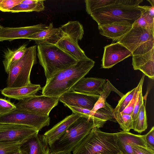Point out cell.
Segmentation results:
<instances>
[{
	"label": "cell",
	"mask_w": 154,
	"mask_h": 154,
	"mask_svg": "<svg viewBox=\"0 0 154 154\" xmlns=\"http://www.w3.org/2000/svg\"><path fill=\"white\" fill-rule=\"evenodd\" d=\"M132 27L128 22H114L98 25L100 34L113 41H118Z\"/></svg>",
	"instance_id": "cell-16"
},
{
	"label": "cell",
	"mask_w": 154,
	"mask_h": 154,
	"mask_svg": "<svg viewBox=\"0 0 154 154\" xmlns=\"http://www.w3.org/2000/svg\"><path fill=\"white\" fill-rule=\"evenodd\" d=\"M27 139L22 142L15 143L0 142V154H13L20 149L21 146Z\"/></svg>",
	"instance_id": "cell-31"
},
{
	"label": "cell",
	"mask_w": 154,
	"mask_h": 154,
	"mask_svg": "<svg viewBox=\"0 0 154 154\" xmlns=\"http://www.w3.org/2000/svg\"><path fill=\"white\" fill-rule=\"evenodd\" d=\"M89 58L78 60L74 65L57 73L48 80L42 88V95L60 97L71 91L72 87L85 77L94 66Z\"/></svg>",
	"instance_id": "cell-1"
},
{
	"label": "cell",
	"mask_w": 154,
	"mask_h": 154,
	"mask_svg": "<svg viewBox=\"0 0 154 154\" xmlns=\"http://www.w3.org/2000/svg\"><path fill=\"white\" fill-rule=\"evenodd\" d=\"M116 133L119 148L124 154H132L133 146L137 145L146 146L145 134H135L129 131H123Z\"/></svg>",
	"instance_id": "cell-14"
},
{
	"label": "cell",
	"mask_w": 154,
	"mask_h": 154,
	"mask_svg": "<svg viewBox=\"0 0 154 154\" xmlns=\"http://www.w3.org/2000/svg\"><path fill=\"white\" fill-rule=\"evenodd\" d=\"M132 56L131 52L122 44L117 42L104 47L101 68L109 69Z\"/></svg>",
	"instance_id": "cell-12"
},
{
	"label": "cell",
	"mask_w": 154,
	"mask_h": 154,
	"mask_svg": "<svg viewBox=\"0 0 154 154\" xmlns=\"http://www.w3.org/2000/svg\"><path fill=\"white\" fill-rule=\"evenodd\" d=\"M49 116H41L16 109L4 115H0V124L26 126L39 131L50 124Z\"/></svg>",
	"instance_id": "cell-8"
},
{
	"label": "cell",
	"mask_w": 154,
	"mask_h": 154,
	"mask_svg": "<svg viewBox=\"0 0 154 154\" xmlns=\"http://www.w3.org/2000/svg\"><path fill=\"white\" fill-rule=\"evenodd\" d=\"M120 151L116 133L105 132L95 127L72 152V154H109Z\"/></svg>",
	"instance_id": "cell-5"
},
{
	"label": "cell",
	"mask_w": 154,
	"mask_h": 154,
	"mask_svg": "<svg viewBox=\"0 0 154 154\" xmlns=\"http://www.w3.org/2000/svg\"><path fill=\"white\" fill-rule=\"evenodd\" d=\"M114 118L124 131H129L133 129V120L131 115L113 113Z\"/></svg>",
	"instance_id": "cell-30"
},
{
	"label": "cell",
	"mask_w": 154,
	"mask_h": 154,
	"mask_svg": "<svg viewBox=\"0 0 154 154\" xmlns=\"http://www.w3.org/2000/svg\"><path fill=\"white\" fill-rule=\"evenodd\" d=\"M20 149L26 151L28 154H51L49 146L44 134L38 133L31 136Z\"/></svg>",
	"instance_id": "cell-19"
},
{
	"label": "cell",
	"mask_w": 154,
	"mask_h": 154,
	"mask_svg": "<svg viewBox=\"0 0 154 154\" xmlns=\"http://www.w3.org/2000/svg\"><path fill=\"white\" fill-rule=\"evenodd\" d=\"M117 42L127 48L132 56L143 54L154 48V32L141 27H132Z\"/></svg>",
	"instance_id": "cell-7"
},
{
	"label": "cell",
	"mask_w": 154,
	"mask_h": 154,
	"mask_svg": "<svg viewBox=\"0 0 154 154\" xmlns=\"http://www.w3.org/2000/svg\"><path fill=\"white\" fill-rule=\"evenodd\" d=\"M2 26H0V29H1V28H2Z\"/></svg>",
	"instance_id": "cell-44"
},
{
	"label": "cell",
	"mask_w": 154,
	"mask_h": 154,
	"mask_svg": "<svg viewBox=\"0 0 154 154\" xmlns=\"http://www.w3.org/2000/svg\"><path fill=\"white\" fill-rule=\"evenodd\" d=\"M80 117L78 115L72 113L46 131L44 135L49 147L57 141L69 126Z\"/></svg>",
	"instance_id": "cell-17"
},
{
	"label": "cell",
	"mask_w": 154,
	"mask_h": 154,
	"mask_svg": "<svg viewBox=\"0 0 154 154\" xmlns=\"http://www.w3.org/2000/svg\"><path fill=\"white\" fill-rule=\"evenodd\" d=\"M40 0H23L21 3L27 5H33L38 3Z\"/></svg>",
	"instance_id": "cell-39"
},
{
	"label": "cell",
	"mask_w": 154,
	"mask_h": 154,
	"mask_svg": "<svg viewBox=\"0 0 154 154\" xmlns=\"http://www.w3.org/2000/svg\"><path fill=\"white\" fill-rule=\"evenodd\" d=\"M38 130L28 126L11 124H0V142L15 143L24 141L38 133Z\"/></svg>",
	"instance_id": "cell-10"
},
{
	"label": "cell",
	"mask_w": 154,
	"mask_h": 154,
	"mask_svg": "<svg viewBox=\"0 0 154 154\" xmlns=\"http://www.w3.org/2000/svg\"><path fill=\"white\" fill-rule=\"evenodd\" d=\"M106 122L97 119L80 117L49 147L51 154L71 152L94 127H102Z\"/></svg>",
	"instance_id": "cell-3"
},
{
	"label": "cell",
	"mask_w": 154,
	"mask_h": 154,
	"mask_svg": "<svg viewBox=\"0 0 154 154\" xmlns=\"http://www.w3.org/2000/svg\"><path fill=\"white\" fill-rule=\"evenodd\" d=\"M48 27V26L42 23L19 27H2L0 29V41L25 39L35 33L46 29Z\"/></svg>",
	"instance_id": "cell-13"
},
{
	"label": "cell",
	"mask_w": 154,
	"mask_h": 154,
	"mask_svg": "<svg viewBox=\"0 0 154 154\" xmlns=\"http://www.w3.org/2000/svg\"><path fill=\"white\" fill-rule=\"evenodd\" d=\"M55 44L78 60L88 58L79 46L78 42L69 36H62Z\"/></svg>",
	"instance_id": "cell-21"
},
{
	"label": "cell",
	"mask_w": 154,
	"mask_h": 154,
	"mask_svg": "<svg viewBox=\"0 0 154 154\" xmlns=\"http://www.w3.org/2000/svg\"><path fill=\"white\" fill-rule=\"evenodd\" d=\"M150 3L151 5V6H154V0H147Z\"/></svg>",
	"instance_id": "cell-41"
},
{
	"label": "cell",
	"mask_w": 154,
	"mask_h": 154,
	"mask_svg": "<svg viewBox=\"0 0 154 154\" xmlns=\"http://www.w3.org/2000/svg\"><path fill=\"white\" fill-rule=\"evenodd\" d=\"M145 8L149 14L154 17V6H145Z\"/></svg>",
	"instance_id": "cell-38"
},
{
	"label": "cell",
	"mask_w": 154,
	"mask_h": 154,
	"mask_svg": "<svg viewBox=\"0 0 154 154\" xmlns=\"http://www.w3.org/2000/svg\"><path fill=\"white\" fill-rule=\"evenodd\" d=\"M106 82V79L102 78L84 77L72 87L71 91L88 94L100 95Z\"/></svg>",
	"instance_id": "cell-15"
},
{
	"label": "cell",
	"mask_w": 154,
	"mask_h": 154,
	"mask_svg": "<svg viewBox=\"0 0 154 154\" xmlns=\"http://www.w3.org/2000/svg\"><path fill=\"white\" fill-rule=\"evenodd\" d=\"M1 26L0 25V26Z\"/></svg>",
	"instance_id": "cell-45"
},
{
	"label": "cell",
	"mask_w": 154,
	"mask_h": 154,
	"mask_svg": "<svg viewBox=\"0 0 154 154\" xmlns=\"http://www.w3.org/2000/svg\"><path fill=\"white\" fill-rule=\"evenodd\" d=\"M13 154H28L27 152L22 149H20L18 151Z\"/></svg>",
	"instance_id": "cell-40"
},
{
	"label": "cell",
	"mask_w": 154,
	"mask_h": 154,
	"mask_svg": "<svg viewBox=\"0 0 154 154\" xmlns=\"http://www.w3.org/2000/svg\"><path fill=\"white\" fill-rule=\"evenodd\" d=\"M148 126L145 106L144 103L141 106L136 119L133 121V129L138 133L144 131Z\"/></svg>",
	"instance_id": "cell-26"
},
{
	"label": "cell",
	"mask_w": 154,
	"mask_h": 154,
	"mask_svg": "<svg viewBox=\"0 0 154 154\" xmlns=\"http://www.w3.org/2000/svg\"><path fill=\"white\" fill-rule=\"evenodd\" d=\"M57 154H72L71 152H62Z\"/></svg>",
	"instance_id": "cell-42"
},
{
	"label": "cell",
	"mask_w": 154,
	"mask_h": 154,
	"mask_svg": "<svg viewBox=\"0 0 154 154\" xmlns=\"http://www.w3.org/2000/svg\"><path fill=\"white\" fill-rule=\"evenodd\" d=\"M59 101V97L35 95L20 100L15 105L17 109L38 115L49 116Z\"/></svg>",
	"instance_id": "cell-9"
},
{
	"label": "cell",
	"mask_w": 154,
	"mask_h": 154,
	"mask_svg": "<svg viewBox=\"0 0 154 154\" xmlns=\"http://www.w3.org/2000/svg\"><path fill=\"white\" fill-rule=\"evenodd\" d=\"M99 97V95L70 91L60 96L59 101L66 106H70L91 110Z\"/></svg>",
	"instance_id": "cell-11"
},
{
	"label": "cell",
	"mask_w": 154,
	"mask_h": 154,
	"mask_svg": "<svg viewBox=\"0 0 154 154\" xmlns=\"http://www.w3.org/2000/svg\"><path fill=\"white\" fill-rule=\"evenodd\" d=\"M136 88L129 91L123 96L119 101L116 108L114 109L113 113L121 112L128 105L133 97Z\"/></svg>",
	"instance_id": "cell-32"
},
{
	"label": "cell",
	"mask_w": 154,
	"mask_h": 154,
	"mask_svg": "<svg viewBox=\"0 0 154 154\" xmlns=\"http://www.w3.org/2000/svg\"><path fill=\"white\" fill-rule=\"evenodd\" d=\"M23 0H0V11L10 12L11 9L21 3Z\"/></svg>",
	"instance_id": "cell-34"
},
{
	"label": "cell",
	"mask_w": 154,
	"mask_h": 154,
	"mask_svg": "<svg viewBox=\"0 0 154 154\" xmlns=\"http://www.w3.org/2000/svg\"><path fill=\"white\" fill-rule=\"evenodd\" d=\"M116 0H98L85 1L86 10L90 15L95 11L106 7L114 3Z\"/></svg>",
	"instance_id": "cell-29"
},
{
	"label": "cell",
	"mask_w": 154,
	"mask_h": 154,
	"mask_svg": "<svg viewBox=\"0 0 154 154\" xmlns=\"http://www.w3.org/2000/svg\"><path fill=\"white\" fill-rule=\"evenodd\" d=\"M111 91H114L118 94L121 97L124 94L118 90L110 82L107 80L105 84L102 91L99 95V98L91 110L95 112L98 109L104 107L106 105V99Z\"/></svg>",
	"instance_id": "cell-25"
},
{
	"label": "cell",
	"mask_w": 154,
	"mask_h": 154,
	"mask_svg": "<svg viewBox=\"0 0 154 154\" xmlns=\"http://www.w3.org/2000/svg\"><path fill=\"white\" fill-rule=\"evenodd\" d=\"M132 149V154H154V149L146 146L135 145Z\"/></svg>",
	"instance_id": "cell-36"
},
{
	"label": "cell",
	"mask_w": 154,
	"mask_h": 154,
	"mask_svg": "<svg viewBox=\"0 0 154 154\" xmlns=\"http://www.w3.org/2000/svg\"><path fill=\"white\" fill-rule=\"evenodd\" d=\"M42 88L40 85L30 84L17 88L7 87L1 90L2 94L11 98L21 100L35 95Z\"/></svg>",
	"instance_id": "cell-20"
},
{
	"label": "cell",
	"mask_w": 154,
	"mask_h": 154,
	"mask_svg": "<svg viewBox=\"0 0 154 154\" xmlns=\"http://www.w3.org/2000/svg\"><path fill=\"white\" fill-rule=\"evenodd\" d=\"M154 48L143 54L132 56L134 70H139L149 78L154 79Z\"/></svg>",
	"instance_id": "cell-18"
},
{
	"label": "cell",
	"mask_w": 154,
	"mask_h": 154,
	"mask_svg": "<svg viewBox=\"0 0 154 154\" xmlns=\"http://www.w3.org/2000/svg\"><path fill=\"white\" fill-rule=\"evenodd\" d=\"M143 0H116L107 6L94 11L90 15L98 25L114 22H128L133 24L145 10L140 6Z\"/></svg>",
	"instance_id": "cell-2"
},
{
	"label": "cell",
	"mask_w": 154,
	"mask_h": 154,
	"mask_svg": "<svg viewBox=\"0 0 154 154\" xmlns=\"http://www.w3.org/2000/svg\"><path fill=\"white\" fill-rule=\"evenodd\" d=\"M124 154L123 152L122 151H120V152L116 153H115V154Z\"/></svg>",
	"instance_id": "cell-43"
},
{
	"label": "cell",
	"mask_w": 154,
	"mask_h": 154,
	"mask_svg": "<svg viewBox=\"0 0 154 154\" xmlns=\"http://www.w3.org/2000/svg\"><path fill=\"white\" fill-rule=\"evenodd\" d=\"M45 1L40 0L38 3L33 5L25 4L21 3L11 9L10 12L18 13L31 12L34 11L38 12L41 11L45 9Z\"/></svg>",
	"instance_id": "cell-28"
},
{
	"label": "cell",
	"mask_w": 154,
	"mask_h": 154,
	"mask_svg": "<svg viewBox=\"0 0 154 154\" xmlns=\"http://www.w3.org/2000/svg\"><path fill=\"white\" fill-rule=\"evenodd\" d=\"M37 48L39 62L43 68L46 81L78 61L55 44L42 43L38 44Z\"/></svg>",
	"instance_id": "cell-4"
},
{
	"label": "cell",
	"mask_w": 154,
	"mask_h": 154,
	"mask_svg": "<svg viewBox=\"0 0 154 154\" xmlns=\"http://www.w3.org/2000/svg\"><path fill=\"white\" fill-rule=\"evenodd\" d=\"M46 29L35 33L25 39L34 40L37 45L47 43L55 44L61 38L59 28L53 27L52 23H50Z\"/></svg>",
	"instance_id": "cell-22"
},
{
	"label": "cell",
	"mask_w": 154,
	"mask_h": 154,
	"mask_svg": "<svg viewBox=\"0 0 154 154\" xmlns=\"http://www.w3.org/2000/svg\"><path fill=\"white\" fill-rule=\"evenodd\" d=\"M59 28L61 38L63 35H67L78 42L82 40L84 34L83 26L78 21H69Z\"/></svg>",
	"instance_id": "cell-23"
},
{
	"label": "cell",
	"mask_w": 154,
	"mask_h": 154,
	"mask_svg": "<svg viewBox=\"0 0 154 154\" xmlns=\"http://www.w3.org/2000/svg\"><path fill=\"white\" fill-rule=\"evenodd\" d=\"M37 45L27 48L23 57L10 68L7 78V87L17 88L28 85L33 66L37 63Z\"/></svg>",
	"instance_id": "cell-6"
},
{
	"label": "cell",
	"mask_w": 154,
	"mask_h": 154,
	"mask_svg": "<svg viewBox=\"0 0 154 154\" xmlns=\"http://www.w3.org/2000/svg\"><path fill=\"white\" fill-rule=\"evenodd\" d=\"M145 140L147 147L154 149V127L145 134Z\"/></svg>",
	"instance_id": "cell-37"
},
{
	"label": "cell",
	"mask_w": 154,
	"mask_h": 154,
	"mask_svg": "<svg viewBox=\"0 0 154 154\" xmlns=\"http://www.w3.org/2000/svg\"><path fill=\"white\" fill-rule=\"evenodd\" d=\"M17 109L15 105L9 101L0 98V115H4Z\"/></svg>",
	"instance_id": "cell-33"
},
{
	"label": "cell",
	"mask_w": 154,
	"mask_h": 154,
	"mask_svg": "<svg viewBox=\"0 0 154 154\" xmlns=\"http://www.w3.org/2000/svg\"><path fill=\"white\" fill-rule=\"evenodd\" d=\"M139 86V85L138 84L137 87H136V90L133 98L129 102L128 105L121 112H120L121 114H128L131 115L136 100Z\"/></svg>",
	"instance_id": "cell-35"
},
{
	"label": "cell",
	"mask_w": 154,
	"mask_h": 154,
	"mask_svg": "<svg viewBox=\"0 0 154 154\" xmlns=\"http://www.w3.org/2000/svg\"><path fill=\"white\" fill-rule=\"evenodd\" d=\"M154 17L149 15L145 8V11L133 24L132 27H141L154 32Z\"/></svg>",
	"instance_id": "cell-27"
},
{
	"label": "cell",
	"mask_w": 154,
	"mask_h": 154,
	"mask_svg": "<svg viewBox=\"0 0 154 154\" xmlns=\"http://www.w3.org/2000/svg\"><path fill=\"white\" fill-rule=\"evenodd\" d=\"M26 45L27 44H24L14 50L8 49L5 53L3 63L7 74L11 67L23 55L27 48Z\"/></svg>",
	"instance_id": "cell-24"
}]
</instances>
